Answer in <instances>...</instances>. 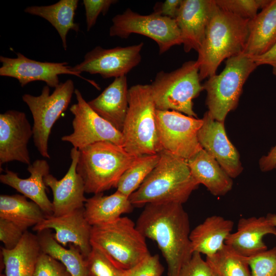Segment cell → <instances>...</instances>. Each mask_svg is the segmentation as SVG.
Returning a JSON list of instances; mask_svg holds the SVG:
<instances>
[{"instance_id": "obj_1", "label": "cell", "mask_w": 276, "mask_h": 276, "mask_svg": "<svg viewBox=\"0 0 276 276\" xmlns=\"http://www.w3.org/2000/svg\"><path fill=\"white\" fill-rule=\"evenodd\" d=\"M135 224L145 238L156 242L167 262L168 276H178L193 253L189 218L182 204H147Z\"/></svg>"}, {"instance_id": "obj_2", "label": "cell", "mask_w": 276, "mask_h": 276, "mask_svg": "<svg viewBox=\"0 0 276 276\" xmlns=\"http://www.w3.org/2000/svg\"><path fill=\"white\" fill-rule=\"evenodd\" d=\"M158 163L130 196L133 206L149 203L186 202L199 184L192 176L187 160L169 152H159Z\"/></svg>"}, {"instance_id": "obj_3", "label": "cell", "mask_w": 276, "mask_h": 276, "mask_svg": "<svg viewBox=\"0 0 276 276\" xmlns=\"http://www.w3.org/2000/svg\"><path fill=\"white\" fill-rule=\"evenodd\" d=\"M249 21L220 8L215 4L204 40L197 52L196 61L199 65L200 81L215 75L224 59L243 53Z\"/></svg>"}, {"instance_id": "obj_4", "label": "cell", "mask_w": 276, "mask_h": 276, "mask_svg": "<svg viewBox=\"0 0 276 276\" xmlns=\"http://www.w3.org/2000/svg\"><path fill=\"white\" fill-rule=\"evenodd\" d=\"M79 150L77 172L87 193H103L116 188L121 176L136 157L110 142L95 143Z\"/></svg>"}, {"instance_id": "obj_5", "label": "cell", "mask_w": 276, "mask_h": 276, "mask_svg": "<svg viewBox=\"0 0 276 276\" xmlns=\"http://www.w3.org/2000/svg\"><path fill=\"white\" fill-rule=\"evenodd\" d=\"M156 108L150 84H136L129 88L128 108L122 133L123 147L138 157L163 151L159 141Z\"/></svg>"}, {"instance_id": "obj_6", "label": "cell", "mask_w": 276, "mask_h": 276, "mask_svg": "<svg viewBox=\"0 0 276 276\" xmlns=\"http://www.w3.org/2000/svg\"><path fill=\"white\" fill-rule=\"evenodd\" d=\"M90 243L121 268L127 270L150 254L145 238L130 218L121 217L91 227Z\"/></svg>"}, {"instance_id": "obj_7", "label": "cell", "mask_w": 276, "mask_h": 276, "mask_svg": "<svg viewBox=\"0 0 276 276\" xmlns=\"http://www.w3.org/2000/svg\"><path fill=\"white\" fill-rule=\"evenodd\" d=\"M197 61H189L170 72L157 73L150 84L157 110H174L197 118L193 100L203 90Z\"/></svg>"}, {"instance_id": "obj_8", "label": "cell", "mask_w": 276, "mask_h": 276, "mask_svg": "<svg viewBox=\"0 0 276 276\" xmlns=\"http://www.w3.org/2000/svg\"><path fill=\"white\" fill-rule=\"evenodd\" d=\"M257 67L250 57L242 53L227 59L221 73L205 81L202 86L206 92L205 103L214 119L224 122L228 113L237 107L243 86Z\"/></svg>"}, {"instance_id": "obj_9", "label": "cell", "mask_w": 276, "mask_h": 276, "mask_svg": "<svg viewBox=\"0 0 276 276\" xmlns=\"http://www.w3.org/2000/svg\"><path fill=\"white\" fill-rule=\"evenodd\" d=\"M75 89L73 80L68 79L60 83L51 95L49 86L45 85L39 96L26 94L22 96L33 116L34 145L44 157L50 158L48 141L52 128L66 110Z\"/></svg>"}, {"instance_id": "obj_10", "label": "cell", "mask_w": 276, "mask_h": 276, "mask_svg": "<svg viewBox=\"0 0 276 276\" xmlns=\"http://www.w3.org/2000/svg\"><path fill=\"white\" fill-rule=\"evenodd\" d=\"M131 34L142 35L155 41L160 54L182 44L180 32L174 19L155 12L142 15L128 8L112 18L109 34L127 38Z\"/></svg>"}, {"instance_id": "obj_11", "label": "cell", "mask_w": 276, "mask_h": 276, "mask_svg": "<svg viewBox=\"0 0 276 276\" xmlns=\"http://www.w3.org/2000/svg\"><path fill=\"white\" fill-rule=\"evenodd\" d=\"M159 143L163 150L189 159L202 149L198 131L202 120L174 110H156Z\"/></svg>"}, {"instance_id": "obj_12", "label": "cell", "mask_w": 276, "mask_h": 276, "mask_svg": "<svg viewBox=\"0 0 276 276\" xmlns=\"http://www.w3.org/2000/svg\"><path fill=\"white\" fill-rule=\"evenodd\" d=\"M74 94L77 102L70 108L74 116L72 121L73 132L63 136L61 140L71 143L73 148L78 150L104 141L123 147L122 132L98 114L84 99L79 90L75 89Z\"/></svg>"}, {"instance_id": "obj_13", "label": "cell", "mask_w": 276, "mask_h": 276, "mask_svg": "<svg viewBox=\"0 0 276 276\" xmlns=\"http://www.w3.org/2000/svg\"><path fill=\"white\" fill-rule=\"evenodd\" d=\"M144 43L127 47L104 49L100 46L88 52L82 62L72 67L79 74L82 72L99 74L103 78L125 76L142 60Z\"/></svg>"}, {"instance_id": "obj_14", "label": "cell", "mask_w": 276, "mask_h": 276, "mask_svg": "<svg viewBox=\"0 0 276 276\" xmlns=\"http://www.w3.org/2000/svg\"><path fill=\"white\" fill-rule=\"evenodd\" d=\"M16 55L14 58L0 56L2 64L0 76L16 79L21 87L33 81H41L48 86L55 88L60 84L59 75L69 74L86 80L99 89L94 81L73 72L66 62H40L28 58L20 53H17Z\"/></svg>"}, {"instance_id": "obj_15", "label": "cell", "mask_w": 276, "mask_h": 276, "mask_svg": "<svg viewBox=\"0 0 276 276\" xmlns=\"http://www.w3.org/2000/svg\"><path fill=\"white\" fill-rule=\"evenodd\" d=\"M33 128L25 112L9 110L0 114V166L12 161L29 165L28 145Z\"/></svg>"}, {"instance_id": "obj_16", "label": "cell", "mask_w": 276, "mask_h": 276, "mask_svg": "<svg viewBox=\"0 0 276 276\" xmlns=\"http://www.w3.org/2000/svg\"><path fill=\"white\" fill-rule=\"evenodd\" d=\"M198 133L199 142L232 178L238 176L243 170L240 155L232 144L224 127V122L215 120L206 111Z\"/></svg>"}, {"instance_id": "obj_17", "label": "cell", "mask_w": 276, "mask_h": 276, "mask_svg": "<svg viewBox=\"0 0 276 276\" xmlns=\"http://www.w3.org/2000/svg\"><path fill=\"white\" fill-rule=\"evenodd\" d=\"M70 155L71 163L63 177L58 180L50 174L44 177L45 186L50 188L53 193V215L55 216H62L83 208L87 199L84 196L83 179L76 170L79 150L73 148Z\"/></svg>"}, {"instance_id": "obj_18", "label": "cell", "mask_w": 276, "mask_h": 276, "mask_svg": "<svg viewBox=\"0 0 276 276\" xmlns=\"http://www.w3.org/2000/svg\"><path fill=\"white\" fill-rule=\"evenodd\" d=\"M91 227L85 217L84 206L60 216L47 215L33 229L37 232L48 229H54V238L59 244L63 246L69 244L77 246L86 258L92 249Z\"/></svg>"}, {"instance_id": "obj_19", "label": "cell", "mask_w": 276, "mask_h": 276, "mask_svg": "<svg viewBox=\"0 0 276 276\" xmlns=\"http://www.w3.org/2000/svg\"><path fill=\"white\" fill-rule=\"evenodd\" d=\"M215 6L214 0H181L175 20L185 52L201 48Z\"/></svg>"}, {"instance_id": "obj_20", "label": "cell", "mask_w": 276, "mask_h": 276, "mask_svg": "<svg viewBox=\"0 0 276 276\" xmlns=\"http://www.w3.org/2000/svg\"><path fill=\"white\" fill-rule=\"evenodd\" d=\"M27 170L30 174L29 177L21 178L17 173L6 168L5 173L0 175V181L35 202L46 215H53V203L47 195V186L44 182V176L50 174L48 162L37 159L28 165Z\"/></svg>"}, {"instance_id": "obj_21", "label": "cell", "mask_w": 276, "mask_h": 276, "mask_svg": "<svg viewBox=\"0 0 276 276\" xmlns=\"http://www.w3.org/2000/svg\"><path fill=\"white\" fill-rule=\"evenodd\" d=\"M276 236V227L270 224L265 217H251L241 218L236 232L231 233L224 244L246 257H251L267 250L263 240L264 236Z\"/></svg>"}, {"instance_id": "obj_22", "label": "cell", "mask_w": 276, "mask_h": 276, "mask_svg": "<svg viewBox=\"0 0 276 276\" xmlns=\"http://www.w3.org/2000/svg\"><path fill=\"white\" fill-rule=\"evenodd\" d=\"M128 90L126 76L116 78L88 103L98 114L122 132L128 108Z\"/></svg>"}, {"instance_id": "obj_23", "label": "cell", "mask_w": 276, "mask_h": 276, "mask_svg": "<svg viewBox=\"0 0 276 276\" xmlns=\"http://www.w3.org/2000/svg\"><path fill=\"white\" fill-rule=\"evenodd\" d=\"M191 174L214 196H223L231 190L232 178L216 160L202 149L187 160Z\"/></svg>"}, {"instance_id": "obj_24", "label": "cell", "mask_w": 276, "mask_h": 276, "mask_svg": "<svg viewBox=\"0 0 276 276\" xmlns=\"http://www.w3.org/2000/svg\"><path fill=\"white\" fill-rule=\"evenodd\" d=\"M276 42V0L270 3L248 22V33L243 53L258 56Z\"/></svg>"}, {"instance_id": "obj_25", "label": "cell", "mask_w": 276, "mask_h": 276, "mask_svg": "<svg viewBox=\"0 0 276 276\" xmlns=\"http://www.w3.org/2000/svg\"><path fill=\"white\" fill-rule=\"evenodd\" d=\"M234 222L220 216L207 217L190 233V239L193 252H197L210 257L224 245V242L232 233Z\"/></svg>"}, {"instance_id": "obj_26", "label": "cell", "mask_w": 276, "mask_h": 276, "mask_svg": "<svg viewBox=\"0 0 276 276\" xmlns=\"http://www.w3.org/2000/svg\"><path fill=\"white\" fill-rule=\"evenodd\" d=\"M41 252L36 235L27 231L14 249L1 247V256L6 276H33L36 264Z\"/></svg>"}, {"instance_id": "obj_27", "label": "cell", "mask_w": 276, "mask_h": 276, "mask_svg": "<svg viewBox=\"0 0 276 276\" xmlns=\"http://www.w3.org/2000/svg\"><path fill=\"white\" fill-rule=\"evenodd\" d=\"M133 207L129 198L117 191L107 196L100 193L87 198L84 215L93 226L113 221L122 214L130 213Z\"/></svg>"}, {"instance_id": "obj_28", "label": "cell", "mask_w": 276, "mask_h": 276, "mask_svg": "<svg viewBox=\"0 0 276 276\" xmlns=\"http://www.w3.org/2000/svg\"><path fill=\"white\" fill-rule=\"evenodd\" d=\"M78 0H60L48 6H32L24 11L31 15L41 17L48 21L59 35L63 49H67L66 36L70 30L79 31V25L75 22L74 17Z\"/></svg>"}, {"instance_id": "obj_29", "label": "cell", "mask_w": 276, "mask_h": 276, "mask_svg": "<svg viewBox=\"0 0 276 276\" xmlns=\"http://www.w3.org/2000/svg\"><path fill=\"white\" fill-rule=\"evenodd\" d=\"M46 215L37 204L23 195L0 196V218L14 222L25 231L42 221Z\"/></svg>"}, {"instance_id": "obj_30", "label": "cell", "mask_w": 276, "mask_h": 276, "mask_svg": "<svg viewBox=\"0 0 276 276\" xmlns=\"http://www.w3.org/2000/svg\"><path fill=\"white\" fill-rule=\"evenodd\" d=\"M36 235L41 251L62 263L71 276H87L85 258L77 246L69 244L68 249L64 248L49 229L38 232Z\"/></svg>"}, {"instance_id": "obj_31", "label": "cell", "mask_w": 276, "mask_h": 276, "mask_svg": "<svg viewBox=\"0 0 276 276\" xmlns=\"http://www.w3.org/2000/svg\"><path fill=\"white\" fill-rule=\"evenodd\" d=\"M205 261L218 276H251L246 257L225 244Z\"/></svg>"}, {"instance_id": "obj_32", "label": "cell", "mask_w": 276, "mask_h": 276, "mask_svg": "<svg viewBox=\"0 0 276 276\" xmlns=\"http://www.w3.org/2000/svg\"><path fill=\"white\" fill-rule=\"evenodd\" d=\"M159 158V153L137 157L121 176L116 187L117 191L129 197L155 168Z\"/></svg>"}, {"instance_id": "obj_33", "label": "cell", "mask_w": 276, "mask_h": 276, "mask_svg": "<svg viewBox=\"0 0 276 276\" xmlns=\"http://www.w3.org/2000/svg\"><path fill=\"white\" fill-rule=\"evenodd\" d=\"M85 262L87 276H126L121 268L99 249L92 247Z\"/></svg>"}, {"instance_id": "obj_34", "label": "cell", "mask_w": 276, "mask_h": 276, "mask_svg": "<svg viewBox=\"0 0 276 276\" xmlns=\"http://www.w3.org/2000/svg\"><path fill=\"white\" fill-rule=\"evenodd\" d=\"M271 0H214L220 8L244 19L250 20Z\"/></svg>"}, {"instance_id": "obj_35", "label": "cell", "mask_w": 276, "mask_h": 276, "mask_svg": "<svg viewBox=\"0 0 276 276\" xmlns=\"http://www.w3.org/2000/svg\"><path fill=\"white\" fill-rule=\"evenodd\" d=\"M251 276L276 275V247L246 257Z\"/></svg>"}, {"instance_id": "obj_36", "label": "cell", "mask_w": 276, "mask_h": 276, "mask_svg": "<svg viewBox=\"0 0 276 276\" xmlns=\"http://www.w3.org/2000/svg\"><path fill=\"white\" fill-rule=\"evenodd\" d=\"M33 276H71L64 265L50 255L41 252Z\"/></svg>"}, {"instance_id": "obj_37", "label": "cell", "mask_w": 276, "mask_h": 276, "mask_svg": "<svg viewBox=\"0 0 276 276\" xmlns=\"http://www.w3.org/2000/svg\"><path fill=\"white\" fill-rule=\"evenodd\" d=\"M164 271L159 256L149 254L136 265L126 270V276H161Z\"/></svg>"}, {"instance_id": "obj_38", "label": "cell", "mask_w": 276, "mask_h": 276, "mask_svg": "<svg viewBox=\"0 0 276 276\" xmlns=\"http://www.w3.org/2000/svg\"><path fill=\"white\" fill-rule=\"evenodd\" d=\"M26 232L14 222L0 218V240L6 249L11 250L16 247Z\"/></svg>"}, {"instance_id": "obj_39", "label": "cell", "mask_w": 276, "mask_h": 276, "mask_svg": "<svg viewBox=\"0 0 276 276\" xmlns=\"http://www.w3.org/2000/svg\"><path fill=\"white\" fill-rule=\"evenodd\" d=\"M117 2L116 0H83L87 31H89L96 24L100 14L105 15L110 6Z\"/></svg>"}, {"instance_id": "obj_40", "label": "cell", "mask_w": 276, "mask_h": 276, "mask_svg": "<svg viewBox=\"0 0 276 276\" xmlns=\"http://www.w3.org/2000/svg\"><path fill=\"white\" fill-rule=\"evenodd\" d=\"M214 272L201 258V254L194 252L191 259L181 268L178 276H213Z\"/></svg>"}, {"instance_id": "obj_41", "label": "cell", "mask_w": 276, "mask_h": 276, "mask_svg": "<svg viewBox=\"0 0 276 276\" xmlns=\"http://www.w3.org/2000/svg\"><path fill=\"white\" fill-rule=\"evenodd\" d=\"M181 2V0H166L162 3H157L153 12L175 19Z\"/></svg>"}, {"instance_id": "obj_42", "label": "cell", "mask_w": 276, "mask_h": 276, "mask_svg": "<svg viewBox=\"0 0 276 276\" xmlns=\"http://www.w3.org/2000/svg\"><path fill=\"white\" fill-rule=\"evenodd\" d=\"M249 57L258 66L264 64L270 65L272 67V74L276 76V42L264 54Z\"/></svg>"}, {"instance_id": "obj_43", "label": "cell", "mask_w": 276, "mask_h": 276, "mask_svg": "<svg viewBox=\"0 0 276 276\" xmlns=\"http://www.w3.org/2000/svg\"><path fill=\"white\" fill-rule=\"evenodd\" d=\"M262 171L267 172L276 169V145L272 147L267 155L262 156L259 161Z\"/></svg>"}, {"instance_id": "obj_44", "label": "cell", "mask_w": 276, "mask_h": 276, "mask_svg": "<svg viewBox=\"0 0 276 276\" xmlns=\"http://www.w3.org/2000/svg\"><path fill=\"white\" fill-rule=\"evenodd\" d=\"M265 218L270 224L276 227V214L268 213Z\"/></svg>"}, {"instance_id": "obj_45", "label": "cell", "mask_w": 276, "mask_h": 276, "mask_svg": "<svg viewBox=\"0 0 276 276\" xmlns=\"http://www.w3.org/2000/svg\"><path fill=\"white\" fill-rule=\"evenodd\" d=\"M0 276H6L5 274H1V275Z\"/></svg>"}, {"instance_id": "obj_46", "label": "cell", "mask_w": 276, "mask_h": 276, "mask_svg": "<svg viewBox=\"0 0 276 276\" xmlns=\"http://www.w3.org/2000/svg\"><path fill=\"white\" fill-rule=\"evenodd\" d=\"M213 276H218L217 274H216L215 273H214Z\"/></svg>"}, {"instance_id": "obj_47", "label": "cell", "mask_w": 276, "mask_h": 276, "mask_svg": "<svg viewBox=\"0 0 276 276\" xmlns=\"http://www.w3.org/2000/svg\"><path fill=\"white\" fill-rule=\"evenodd\" d=\"M276 276V275H275Z\"/></svg>"}]
</instances>
